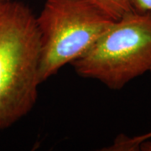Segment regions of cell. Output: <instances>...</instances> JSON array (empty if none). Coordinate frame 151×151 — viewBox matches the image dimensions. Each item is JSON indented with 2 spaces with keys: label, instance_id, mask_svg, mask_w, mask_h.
<instances>
[{
  "label": "cell",
  "instance_id": "obj_3",
  "mask_svg": "<svg viewBox=\"0 0 151 151\" xmlns=\"http://www.w3.org/2000/svg\"><path fill=\"white\" fill-rule=\"evenodd\" d=\"M114 21L88 0H47L36 16L41 83L86 52Z\"/></svg>",
  "mask_w": 151,
  "mask_h": 151
},
{
  "label": "cell",
  "instance_id": "obj_1",
  "mask_svg": "<svg viewBox=\"0 0 151 151\" xmlns=\"http://www.w3.org/2000/svg\"><path fill=\"white\" fill-rule=\"evenodd\" d=\"M40 45L36 16L21 2L0 3V131L37 102Z\"/></svg>",
  "mask_w": 151,
  "mask_h": 151
},
{
  "label": "cell",
  "instance_id": "obj_9",
  "mask_svg": "<svg viewBox=\"0 0 151 151\" xmlns=\"http://www.w3.org/2000/svg\"><path fill=\"white\" fill-rule=\"evenodd\" d=\"M150 74H151V70H150Z\"/></svg>",
  "mask_w": 151,
  "mask_h": 151
},
{
  "label": "cell",
  "instance_id": "obj_6",
  "mask_svg": "<svg viewBox=\"0 0 151 151\" xmlns=\"http://www.w3.org/2000/svg\"><path fill=\"white\" fill-rule=\"evenodd\" d=\"M133 9L140 12L151 11V0H133Z\"/></svg>",
  "mask_w": 151,
  "mask_h": 151
},
{
  "label": "cell",
  "instance_id": "obj_8",
  "mask_svg": "<svg viewBox=\"0 0 151 151\" xmlns=\"http://www.w3.org/2000/svg\"><path fill=\"white\" fill-rule=\"evenodd\" d=\"M5 1H8V0H0V3H3V2H5Z\"/></svg>",
  "mask_w": 151,
  "mask_h": 151
},
{
  "label": "cell",
  "instance_id": "obj_4",
  "mask_svg": "<svg viewBox=\"0 0 151 151\" xmlns=\"http://www.w3.org/2000/svg\"><path fill=\"white\" fill-rule=\"evenodd\" d=\"M117 20L133 10V0H88Z\"/></svg>",
  "mask_w": 151,
  "mask_h": 151
},
{
  "label": "cell",
  "instance_id": "obj_2",
  "mask_svg": "<svg viewBox=\"0 0 151 151\" xmlns=\"http://www.w3.org/2000/svg\"><path fill=\"white\" fill-rule=\"evenodd\" d=\"M76 74L120 90L151 70V11L131 10L115 20L71 62Z\"/></svg>",
  "mask_w": 151,
  "mask_h": 151
},
{
  "label": "cell",
  "instance_id": "obj_5",
  "mask_svg": "<svg viewBox=\"0 0 151 151\" xmlns=\"http://www.w3.org/2000/svg\"><path fill=\"white\" fill-rule=\"evenodd\" d=\"M151 138V131L144 134L138 135L134 137H128V143L131 147L132 150H139V144L143 141Z\"/></svg>",
  "mask_w": 151,
  "mask_h": 151
},
{
  "label": "cell",
  "instance_id": "obj_7",
  "mask_svg": "<svg viewBox=\"0 0 151 151\" xmlns=\"http://www.w3.org/2000/svg\"><path fill=\"white\" fill-rule=\"evenodd\" d=\"M139 150L151 151V138L141 142L139 144Z\"/></svg>",
  "mask_w": 151,
  "mask_h": 151
}]
</instances>
